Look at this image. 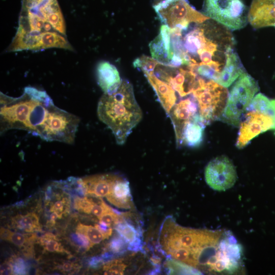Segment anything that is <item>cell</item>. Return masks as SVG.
Instances as JSON below:
<instances>
[{
  "label": "cell",
  "mask_w": 275,
  "mask_h": 275,
  "mask_svg": "<svg viewBox=\"0 0 275 275\" xmlns=\"http://www.w3.org/2000/svg\"><path fill=\"white\" fill-rule=\"evenodd\" d=\"M158 18L171 30L183 31L191 23H202L210 18L196 10L187 0H161L153 5Z\"/></svg>",
  "instance_id": "7"
},
{
  "label": "cell",
  "mask_w": 275,
  "mask_h": 275,
  "mask_svg": "<svg viewBox=\"0 0 275 275\" xmlns=\"http://www.w3.org/2000/svg\"><path fill=\"white\" fill-rule=\"evenodd\" d=\"M159 63L155 59L143 55L136 59L133 62V65L134 67L142 70L145 75L154 73V71Z\"/></svg>",
  "instance_id": "28"
},
{
  "label": "cell",
  "mask_w": 275,
  "mask_h": 275,
  "mask_svg": "<svg viewBox=\"0 0 275 275\" xmlns=\"http://www.w3.org/2000/svg\"><path fill=\"white\" fill-rule=\"evenodd\" d=\"M273 108L262 112L251 110L245 112L239 124L236 146L241 149L244 147L255 137L270 129H275V100Z\"/></svg>",
  "instance_id": "9"
},
{
  "label": "cell",
  "mask_w": 275,
  "mask_h": 275,
  "mask_svg": "<svg viewBox=\"0 0 275 275\" xmlns=\"http://www.w3.org/2000/svg\"><path fill=\"white\" fill-rule=\"evenodd\" d=\"M207 184L213 190L225 191L232 187L237 180L235 167L231 160L225 155L212 159L205 169Z\"/></svg>",
  "instance_id": "11"
},
{
  "label": "cell",
  "mask_w": 275,
  "mask_h": 275,
  "mask_svg": "<svg viewBox=\"0 0 275 275\" xmlns=\"http://www.w3.org/2000/svg\"><path fill=\"white\" fill-rule=\"evenodd\" d=\"M244 72L239 57L232 49L227 54L225 66L215 81L228 88Z\"/></svg>",
  "instance_id": "18"
},
{
  "label": "cell",
  "mask_w": 275,
  "mask_h": 275,
  "mask_svg": "<svg viewBox=\"0 0 275 275\" xmlns=\"http://www.w3.org/2000/svg\"><path fill=\"white\" fill-rule=\"evenodd\" d=\"M209 19L182 35V58L184 65L199 77L215 81L235 40L229 29Z\"/></svg>",
  "instance_id": "1"
},
{
  "label": "cell",
  "mask_w": 275,
  "mask_h": 275,
  "mask_svg": "<svg viewBox=\"0 0 275 275\" xmlns=\"http://www.w3.org/2000/svg\"><path fill=\"white\" fill-rule=\"evenodd\" d=\"M37 242L48 252L69 254L65 250L56 236L51 233H46L40 238H38Z\"/></svg>",
  "instance_id": "25"
},
{
  "label": "cell",
  "mask_w": 275,
  "mask_h": 275,
  "mask_svg": "<svg viewBox=\"0 0 275 275\" xmlns=\"http://www.w3.org/2000/svg\"><path fill=\"white\" fill-rule=\"evenodd\" d=\"M78 264L72 262H65L59 266V269L63 272H74L76 269H79Z\"/></svg>",
  "instance_id": "34"
},
{
  "label": "cell",
  "mask_w": 275,
  "mask_h": 275,
  "mask_svg": "<svg viewBox=\"0 0 275 275\" xmlns=\"http://www.w3.org/2000/svg\"><path fill=\"white\" fill-rule=\"evenodd\" d=\"M159 241L161 250L168 255L183 249L191 255L194 267L212 264L217 254L221 233L182 227L168 216L163 222Z\"/></svg>",
  "instance_id": "2"
},
{
  "label": "cell",
  "mask_w": 275,
  "mask_h": 275,
  "mask_svg": "<svg viewBox=\"0 0 275 275\" xmlns=\"http://www.w3.org/2000/svg\"><path fill=\"white\" fill-rule=\"evenodd\" d=\"M259 90L257 81L246 72L234 82L229 93L227 104L220 120L238 126L256 93Z\"/></svg>",
  "instance_id": "6"
},
{
  "label": "cell",
  "mask_w": 275,
  "mask_h": 275,
  "mask_svg": "<svg viewBox=\"0 0 275 275\" xmlns=\"http://www.w3.org/2000/svg\"><path fill=\"white\" fill-rule=\"evenodd\" d=\"M72 240L80 248L89 250L92 246L87 237L83 234L76 232L71 235Z\"/></svg>",
  "instance_id": "32"
},
{
  "label": "cell",
  "mask_w": 275,
  "mask_h": 275,
  "mask_svg": "<svg viewBox=\"0 0 275 275\" xmlns=\"http://www.w3.org/2000/svg\"><path fill=\"white\" fill-rule=\"evenodd\" d=\"M66 36L64 19L57 0H22L17 32L40 39L47 32Z\"/></svg>",
  "instance_id": "4"
},
{
  "label": "cell",
  "mask_w": 275,
  "mask_h": 275,
  "mask_svg": "<svg viewBox=\"0 0 275 275\" xmlns=\"http://www.w3.org/2000/svg\"><path fill=\"white\" fill-rule=\"evenodd\" d=\"M206 15L229 30L243 28L248 21V12L241 0H204Z\"/></svg>",
  "instance_id": "8"
},
{
  "label": "cell",
  "mask_w": 275,
  "mask_h": 275,
  "mask_svg": "<svg viewBox=\"0 0 275 275\" xmlns=\"http://www.w3.org/2000/svg\"><path fill=\"white\" fill-rule=\"evenodd\" d=\"M205 125L198 114L185 125L180 146L185 145L190 147L198 146L202 142Z\"/></svg>",
  "instance_id": "22"
},
{
  "label": "cell",
  "mask_w": 275,
  "mask_h": 275,
  "mask_svg": "<svg viewBox=\"0 0 275 275\" xmlns=\"http://www.w3.org/2000/svg\"><path fill=\"white\" fill-rule=\"evenodd\" d=\"M145 75L155 91L162 107L168 115L177 101L175 91L169 84L156 76L154 73Z\"/></svg>",
  "instance_id": "19"
},
{
  "label": "cell",
  "mask_w": 275,
  "mask_h": 275,
  "mask_svg": "<svg viewBox=\"0 0 275 275\" xmlns=\"http://www.w3.org/2000/svg\"><path fill=\"white\" fill-rule=\"evenodd\" d=\"M248 21L256 29L275 27V0H253L248 12Z\"/></svg>",
  "instance_id": "13"
},
{
  "label": "cell",
  "mask_w": 275,
  "mask_h": 275,
  "mask_svg": "<svg viewBox=\"0 0 275 275\" xmlns=\"http://www.w3.org/2000/svg\"><path fill=\"white\" fill-rule=\"evenodd\" d=\"M95 227L101 233L104 239L108 238L112 234L113 229L102 222L95 224Z\"/></svg>",
  "instance_id": "33"
},
{
  "label": "cell",
  "mask_w": 275,
  "mask_h": 275,
  "mask_svg": "<svg viewBox=\"0 0 275 275\" xmlns=\"http://www.w3.org/2000/svg\"><path fill=\"white\" fill-rule=\"evenodd\" d=\"M76 232L85 235L92 246L99 243L104 239L101 233L95 227L90 225L79 224L76 228Z\"/></svg>",
  "instance_id": "27"
},
{
  "label": "cell",
  "mask_w": 275,
  "mask_h": 275,
  "mask_svg": "<svg viewBox=\"0 0 275 275\" xmlns=\"http://www.w3.org/2000/svg\"><path fill=\"white\" fill-rule=\"evenodd\" d=\"M1 238L8 241L22 249L23 253L28 256L32 255L33 244L37 241L38 237L35 233H21L11 231L4 228H1Z\"/></svg>",
  "instance_id": "21"
},
{
  "label": "cell",
  "mask_w": 275,
  "mask_h": 275,
  "mask_svg": "<svg viewBox=\"0 0 275 275\" xmlns=\"http://www.w3.org/2000/svg\"><path fill=\"white\" fill-rule=\"evenodd\" d=\"M106 198L111 203L118 208H133L129 182L121 176L116 175L110 191Z\"/></svg>",
  "instance_id": "16"
},
{
  "label": "cell",
  "mask_w": 275,
  "mask_h": 275,
  "mask_svg": "<svg viewBox=\"0 0 275 275\" xmlns=\"http://www.w3.org/2000/svg\"><path fill=\"white\" fill-rule=\"evenodd\" d=\"M126 265L121 260L109 261L104 265V274H122Z\"/></svg>",
  "instance_id": "30"
},
{
  "label": "cell",
  "mask_w": 275,
  "mask_h": 275,
  "mask_svg": "<svg viewBox=\"0 0 275 275\" xmlns=\"http://www.w3.org/2000/svg\"><path fill=\"white\" fill-rule=\"evenodd\" d=\"M108 250L113 253L121 255L127 249V245L124 239L119 234L115 236L108 245Z\"/></svg>",
  "instance_id": "29"
},
{
  "label": "cell",
  "mask_w": 275,
  "mask_h": 275,
  "mask_svg": "<svg viewBox=\"0 0 275 275\" xmlns=\"http://www.w3.org/2000/svg\"><path fill=\"white\" fill-rule=\"evenodd\" d=\"M11 225L15 230L28 233H34L42 230L39 217L34 212L28 213L25 215L18 214L12 217Z\"/></svg>",
  "instance_id": "23"
},
{
  "label": "cell",
  "mask_w": 275,
  "mask_h": 275,
  "mask_svg": "<svg viewBox=\"0 0 275 275\" xmlns=\"http://www.w3.org/2000/svg\"><path fill=\"white\" fill-rule=\"evenodd\" d=\"M115 229L125 241L128 250L138 252L142 249V231L140 225L133 224L132 221L123 217Z\"/></svg>",
  "instance_id": "17"
},
{
  "label": "cell",
  "mask_w": 275,
  "mask_h": 275,
  "mask_svg": "<svg viewBox=\"0 0 275 275\" xmlns=\"http://www.w3.org/2000/svg\"><path fill=\"white\" fill-rule=\"evenodd\" d=\"M116 175H95L82 179L86 195H94L100 197H106L109 194Z\"/></svg>",
  "instance_id": "20"
},
{
  "label": "cell",
  "mask_w": 275,
  "mask_h": 275,
  "mask_svg": "<svg viewBox=\"0 0 275 275\" xmlns=\"http://www.w3.org/2000/svg\"><path fill=\"white\" fill-rule=\"evenodd\" d=\"M155 71L157 77L171 86L181 97L193 93L198 86L199 77L187 67H173L159 63Z\"/></svg>",
  "instance_id": "10"
},
{
  "label": "cell",
  "mask_w": 275,
  "mask_h": 275,
  "mask_svg": "<svg viewBox=\"0 0 275 275\" xmlns=\"http://www.w3.org/2000/svg\"><path fill=\"white\" fill-rule=\"evenodd\" d=\"M12 266L13 274H26L29 270L26 263L20 257H12L8 259Z\"/></svg>",
  "instance_id": "31"
},
{
  "label": "cell",
  "mask_w": 275,
  "mask_h": 275,
  "mask_svg": "<svg viewBox=\"0 0 275 275\" xmlns=\"http://www.w3.org/2000/svg\"><path fill=\"white\" fill-rule=\"evenodd\" d=\"M97 81L105 94L115 92L120 87L122 81L116 67L108 62H100L97 66Z\"/></svg>",
  "instance_id": "15"
},
{
  "label": "cell",
  "mask_w": 275,
  "mask_h": 275,
  "mask_svg": "<svg viewBox=\"0 0 275 275\" xmlns=\"http://www.w3.org/2000/svg\"><path fill=\"white\" fill-rule=\"evenodd\" d=\"M149 48L153 58L162 64L170 65L174 52L170 29L167 25L161 26L159 34L150 43Z\"/></svg>",
  "instance_id": "14"
},
{
  "label": "cell",
  "mask_w": 275,
  "mask_h": 275,
  "mask_svg": "<svg viewBox=\"0 0 275 275\" xmlns=\"http://www.w3.org/2000/svg\"><path fill=\"white\" fill-rule=\"evenodd\" d=\"M51 194L53 196L56 201H50L45 205L50 204L49 210L58 214L59 218H61L63 215H67L70 210V200L67 194L65 191H61L55 193L52 190V185H49Z\"/></svg>",
  "instance_id": "24"
},
{
  "label": "cell",
  "mask_w": 275,
  "mask_h": 275,
  "mask_svg": "<svg viewBox=\"0 0 275 275\" xmlns=\"http://www.w3.org/2000/svg\"><path fill=\"white\" fill-rule=\"evenodd\" d=\"M198 114V104L193 96L176 103L170 111L168 115L174 126L178 146H180L185 125Z\"/></svg>",
  "instance_id": "12"
},
{
  "label": "cell",
  "mask_w": 275,
  "mask_h": 275,
  "mask_svg": "<svg viewBox=\"0 0 275 275\" xmlns=\"http://www.w3.org/2000/svg\"><path fill=\"white\" fill-rule=\"evenodd\" d=\"M1 274H13L12 266L9 260H7L1 265Z\"/></svg>",
  "instance_id": "35"
},
{
  "label": "cell",
  "mask_w": 275,
  "mask_h": 275,
  "mask_svg": "<svg viewBox=\"0 0 275 275\" xmlns=\"http://www.w3.org/2000/svg\"><path fill=\"white\" fill-rule=\"evenodd\" d=\"M198 106L199 114L206 125L220 119L229 96L227 88L213 80L199 77V85L193 92Z\"/></svg>",
  "instance_id": "5"
},
{
  "label": "cell",
  "mask_w": 275,
  "mask_h": 275,
  "mask_svg": "<svg viewBox=\"0 0 275 275\" xmlns=\"http://www.w3.org/2000/svg\"><path fill=\"white\" fill-rule=\"evenodd\" d=\"M164 266L168 274H199L200 272L189 265L168 258L164 262Z\"/></svg>",
  "instance_id": "26"
},
{
  "label": "cell",
  "mask_w": 275,
  "mask_h": 275,
  "mask_svg": "<svg viewBox=\"0 0 275 275\" xmlns=\"http://www.w3.org/2000/svg\"><path fill=\"white\" fill-rule=\"evenodd\" d=\"M103 263H104L103 260L101 256H100L92 257L90 260L89 264L91 267L95 268L98 267Z\"/></svg>",
  "instance_id": "36"
},
{
  "label": "cell",
  "mask_w": 275,
  "mask_h": 275,
  "mask_svg": "<svg viewBox=\"0 0 275 275\" xmlns=\"http://www.w3.org/2000/svg\"><path fill=\"white\" fill-rule=\"evenodd\" d=\"M97 115L112 130L117 143L123 144L142 118L132 85L123 80L115 92L104 94L98 104Z\"/></svg>",
  "instance_id": "3"
}]
</instances>
